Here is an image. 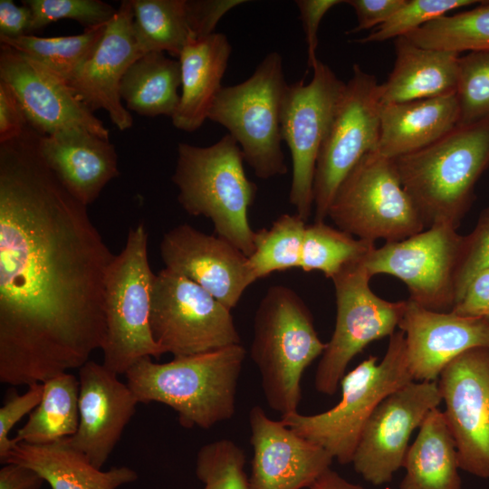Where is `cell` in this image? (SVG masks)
<instances>
[{
  "label": "cell",
  "mask_w": 489,
  "mask_h": 489,
  "mask_svg": "<svg viewBox=\"0 0 489 489\" xmlns=\"http://www.w3.org/2000/svg\"><path fill=\"white\" fill-rule=\"evenodd\" d=\"M455 92L382 105L377 151L396 158L437 141L459 124Z\"/></svg>",
  "instance_id": "d4e9b609"
},
{
  "label": "cell",
  "mask_w": 489,
  "mask_h": 489,
  "mask_svg": "<svg viewBox=\"0 0 489 489\" xmlns=\"http://www.w3.org/2000/svg\"><path fill=\"white\" fill-rule=\"evenodd\" d=\"M300 19L305 34L307 44L308 66L312 68L318 62V30L326 13L337 5L344 3L340 0H297L295 1Z\"/></svg>",
  "instance_id": "b9f144b4"
},
{
  "label": "cell",
  "mask_w": 489,
  "mask_h": 489,
  "mask_svg": "<svg viewBox=\"0 0 489 489\" xmlns=\"http://www.w3.org/2000/svg\"><path fill=\"white\" fill-rule=\"evenodd\" d=\"M45 480L35 470L7 463L0 469V489H40Z\"/></svg>",
  "instance_id": "7dc6e473"
},
{
  "label": "cell",
  "mask_w": 489,
  "mask_h": 489,
  "mask_svg": "<svg viewBox=\"0 0 489 489\" xmlns=\"http://www.w3.org/2000/svg\"><path fill=\"white\" fill-rule=\"evenodd\" d=\"M43 384L34 383L22 395H11L0 408V461L4 464L14 446L9 437L12 428L25 415L30 414L40 403Z\"/></svg>",
  "instance_id": "60d3db41"
},
{
  "label": "cell",
  "mask_w": 489,
  "mask_h": 489,
  "mask_svg": "<svg viewBox=\"0 0 489 489\" xmlns=\"http://www.w3.org/2000/svg\"><path fill=\"white\" fill-rule=\"evenodd\" d=\"M243 163L241 149L230 134L208 147L180 142L171 179L183 209L210 219L216 235L248 257L256 233L249 224L248 209L257 188Z\"/></svg>",
  "instance_id": "277c9868"
},
{
  "label": "cell",
  "mask_w": 489,
  "mask_h": 489,
  "mask_svg": "<svg viewBox=\"0 0 489 489\" xmlns=\"http://www.w3.org/2000/svg\"><path fill=\"white\" fill-rule=\"evenodd\" d=\"M43 384L42 399L17 430L14 443L49 445L72 436L78 429L79 379L64 372Z\"/></svg>",
  "instance_id": "4dcf8cb0"
},
{
  "label": "cell",
  "mask_w": 489,
  "mask_h": 489,
  "mask_svg": "<svg viewBox=\"0 0 489 489\" xmlns=\"http://www.w3.org/2000/svg\"><path fill=\"white\" fill-rule=\"evenodd\" d=\"M398 328L405 335L406 354L415 381H436L465 351L489 347V321L452 312H436L408 299Z\"/></svg>",
  "instance_id": "7402d4cb"
},
{
  "label": "cell",
  "mask_w": 489,
  "mask_h": 489,
  "mask_svg": "<svg viewBox=\"0 0 489 489\" xmlns=\"http://www.w3.org/2000/svg\"><path fill=\"white\" fill-rule=\"evenodd\" d=\"M393 161L425 227L457 228L472 204L475 183L489 167V119L458 125L433 144Z\"/></svg>",
  "instance_id": "3957f363"
},
{
  "label": "cell",
  "mask_w": 489,
  "mask_h": 489,
  "mask_svg": "<svg viewBox=\"0 0 489 489\" xmlns=\"http://www.w3.org/2000/svg\"><path fill=\"white\" fill-rule=\"evenodd\" d=\"M38 148L66 189L87 206L120 175L118 155L110 139L87 130L40 134Z\"/></svg>",
  "instance_id": "603a6c76"
},
{
  "label": "cell",
  "mask_w": 489,
  "mask_h": 489,
  "mask_svg": "<svg viewBox=\"0 0 489 489\" xmlns=\"http://www.w3.org/2000/svg\"><path fill=\"white\" fill-rule=\"evenodd\" d=\"M309 83L288 84L283 95L280 125L292 157L290 203L307 222L313 207V181L320 149L345 84L319 61Z\"/></svg>",
  "instance_id": "4fadbf2b"
},
{
  "label": "cell",
  "mask_w": 489,
  "mask_h": 489,
  "mask_svg": "<svg viewBox=\"0 0 489 489\" xmlns=\"http://www.w3.org/2000/svg\"><path fill=\"white\" fill-rule=\"evenodd\" d=\"M485 319L489 321V313H488V315L485 317Z\"/></svg>",
  "instance_id": "681fc988"
},
{
  "label": "cell",
  "mask_w": 489,
  "mask_h": 489,
  "mask_svg": "<svg viewBox=\"0 0 489 489\" xmlns=\"http://www.w3.org/2000/svg\"><path fill=\"white\" fill-rule=\"evenodd\" d=\"M250 444L254 449L248 489H302L331 467L333 457L302 437L260 406L249 412Z\"/></svg>",
  "instance_id": "ffe728a7"
},
{
  "label": "cell",
  "mask_w": 489,
  "mask_h": 489,
  "mask_svg": "<svg viewBox=\"0 0 489 489\" xmlns=\"http://www.w3.org/2000/svg\"><path fill=\"white\" fill-rule=\"evenodd\" d=\"M441 402L437 380H414L388 395L363 427L351 462L355 471L374 485L390 482L403 467L413 431Z\"/></svg>",
  "instance_id": "9a60e30c"
},
{
  "label": "cell",
  "mask_w": 489,
  "mask_h": 489,
  "mask_svg": "<svg viewBox=\"0 0 489 489\" xmlns=\"http://www.w3.org/2000/svg\"><path fill=\"white\" fill-rule=\"evenodd\" d=\"M306 225L298 214H283L269 228L255 233L254 250L246 261L253 282L300 268Z\"/></svg>",
  "instance_id": "836d02e7"
},
{
  "label": "cell",
  "mask_w": 489,
  "mask_h": 489,
  "mask_svg": "<svg viewBox=\"0 0 489 489\" xmlns=\"http://www.w3.org/2000/svg\"><path fill=\"white\" fill-rule=\"evenodd\" d=\"M328 216L339 229L374 243L401 241L426 229L393 159L377 150L366 154L340 183Z\"/></svg>",
  "instance_id": "9c48e42d"
},
{
  "label": "cell",
  "mask_w": 489,
  "mask_h": 489,
  "mask_svg": "<svg viewBox=\"0 0 489 489\" xmlns=\"http://www.w3.org/2000/svg\"><path fill=\"white\" fill-rule=\"evenodd\" d=\"M398 489H461L458 455L444 412L432 409L408 446Z\"/></svg>",
  "instance_id": "f1b7e54d"
},
{
  "label": "cell",
  "mask_w": 489,
  "mask_h": 489,
  "mask_svg": "<svg viewBox=\"0 0 489 489\" xmlns=\"http://www.w3.org/2000/svg\"><path fill=\"white\" fill-rule=\"evenodd\" d=\"M245 356V349L235 344L165 363L146 357L125 373L126 383L139 403L158 402L174 409L183 427L208 429L235 413Z\"/></svg>",
  "instance_id": "7a4b0ae2"
},
{
  "label": "cell",
  "mask_w": 489,
  "mask_h": 489,
  "mask_svg": "<svg viewBox=\"0 0 489 489\" xmlns=\"http://www.w3.org/2000/svg\"><path fill=\"white\" fill-rule=\"evenodd\" d=\"M148 238L144 223L130 228L124 248L115 255L106 275L102 364L118 375L143 358L163 355L150 326L156 274L149 263Z\"/></svg>",
  "instance_id": "52a82bcc"
},
{
  "label": "cell",
  "mask_w": 489,
  "mask_h": 489,
  "mask_svg": "<svg viewBox=\"0 0 489 489\" xmlns=\"http://www.w3.org/2000/svg\"><path fill=\"white\" fill-rule=\"evenodd\" d=\"M31 126L0 143V382L43 383L80 369L106 334L115 258L47 166Z\"/></svg>",
  "instance_id": "6da1fadb"
},
{
  "label": "cell",
  "mask_w": 489,
  "mask_h": 489,
  "mask_svg": "<svg viewBox=\"0 0 489 489\" xmlns=\"http://www.w3.org/2000/svg\"><path fill=\"white\" fill-rule=\"evenodd\" d=\"M477 0H406L405 4L384 24L367 36L354 40L359 43L384 42L404 37L423 25L446 15L450 11L478 5Z\"/></svg>",
  "instance_id": "74e56055"
},
{
  "label": "cell",
  "mask_w": 489,
  "mask_h": 489,
  "mask_svg": "<svg viewBox=\"0 0 489 489\" xmlns=\"http://www.w3.org/2000/svg\"><path fill=\"white\" fill-rule=\"evenodd\" d=\"M244 449L234 441L219 439L201 446L196 474L203 489H248Z\"/></svg>",
  "instance_id": "d590c367"
},
{
  "label": "cell",
  "mask_w": 489,
  "mask_h": 489,
  "mask_svg": "<svg viewBox=\"0 0 489 489\" xmlns=\"http://www.w3.org/2000/svg\"><path fill=\"white\" fill-rule=\"evenodd\" d=\"M412 381L405 335L398 330L389 337L380 362L370 355L343 376L340 383L341 398L336 406L315 415L289 413L281 420L302 437L322 447L340 464L347 465L352 462L363 427L378 405Z\"/></svg>",
  "instance_id": "8992f818"
},
{
  "label": "cell",
  "mask_w": 489,
  "mask_h": 489,
  "mask_svg": "<svg viewBox=\"0 0 489 489\" xmlns=\"http://www.w3.org/2000/svg\"><path fill=\"white\" fill-rule=\"evenodd\" d=\"M7 463L35 470L52 489H118L138 479L128 466L107 471L95 467L65 439L49 445L15 443L4 464Z\"/></svg>",
  "instance_id": "83f0119b"
},
{
  "label": "cell",
  "mask_w": 489,
  "mask_h": 489,
  "mask_svg": "<svg viewBox=\"0 0 489 489\" xmlns=\"http://www.w3.org/2000/svg\"><path fill=\"white\" fill-rule=\"evenodd\" d=\"M150 326L163 354L174 358L241 344L231 310L193 281L166 268L155 275Z\"/></svg>",
  "instance_id": "8fae6325"
},
{
  "label": "cell",
  "mask_w": 489,
  "mask_h": 489,
  "mask_svg": "<svg viewBox=\"0 0 489 489\" xmlns=\"http://www.w3.org/2000/svg\"><path fill=\"white\" fill-rule=\"evenodd\" d=\"M455 93L460 110L458 125L489 119V51L460 56Z\"/></svg>",
  "instance_id": "8d00e7d4"
},
{
  "label": "cell",
  "mask_w": 489,
  "mask_h": 489,
  "mask_svg": "<svg viewBox=\"0 0 489 489\" xmlns=\"http://www.w3.org/2000/svg\"><path fill=\"white\" fill-rule=\"evenodd\" d=\"M0 81L12 88L29 125L40 134L84 129L109 139V129L62 78L4 44L0 52Z\"/></svg>",
  "instance_id": "e0dca14e"
},
{
  "label": "cell",
  "mask_w": 489,
  "mask_h": 489,
  "mask_svg": "<svg viewBox=\"0 0 489 489\" xmlns=\"http://www.w3.org/2000/svg\"><path fill=\"white\" fill-rule=\"evenodd\" d=\"M280 53H268L244 82L222 87L207 119L225 127L261 179L284 175L280 115L287 87Z\"/></svg>",
  "instance_id": "ba28073f"
},
{
  "label": "cell",
  "mask_w": 489,
  "mask_h": 489,
  "mask_svg": "<svg viewBox=\"0 0 489 489\" xmlns=\"http://www.w3.org/2000/svg\"><path fill=\"white\" fill-rule=\"evenodd\" d=\"M452 312L471 318H485L489 313V269L480 272L470 283Z\"/></svg>",
  "instance_id": "f6af8a7d"
},
{
  "label": "cell",
  "mask_w": 489,
  "mask_h": 489,
  "mask_svg": "<svg viewBox=\"0 0 489 489\" xmlns=\"http://www.w3.org/2000/svg\"><path fill=\"white\" fill-rule=\"evenodd\" d=\"M370 278L362 260L346 265L331 279L335 328L314 377V387L321 394H335L351 360L370 342L390 337L402 318L406 301L379 297L369 286Z\"/></svg>",
  "instance_id": "7c38bea8"
},
{
  "label": "cell",
  "mask_w": 489,
  "mask_h": 489,
  "mask_svg": "<svg viewBox=\"0 0 489 489\" xmlns=\"http://www.w3.org/2000/svg\"><path fill=\"white\" fill-rule=\"evenodd\" d=\"M375 243L357 238L324 222L307 225L300 269L320 271L332 279L346 265L360 262L375 249Z\"/></svg>",
  "instance_id": "e575fe53"
},
{
  "label": "cell",
  "mask_w": 489,
  "mask_h": 489,
  "mask_svg": "<svg viewBox=\"0 0 489 489\" xmlns=\"http://www.w3.org/2000/svg\"><path fill=\"white\" fill-rule=\"evenodd\" d=\"M32 21L33 14L28 5L0 0V36L13 39L30 34Z\"/></svg>",
  "instance_id": "bcb514c9"
},
{
  "label": "cell",
  "mask_w": 489,
  "mask_h": 489,
  "mask_svg": "<svg viewBox=\"0 0 489 489\" xmlns=\"http://www.w3.org/2000/svg\"><path fill=\"white\" fill-rule=\"evenodd\" d=\"M142 55L134 34L131 0H123L90 57L65 82L91 111L105 110L111 122L126 130L133 118L122 105L120 82Z\"/></svg>",
  "instance_id": "d6986e66"
},
{
  "label": "cell",
  "mask_w": 489,
  "mask_h": 489,
  "mask_svg": "<svg viewBox=\"0 0 489 489\" xmlns=\"http://www.w3.org/2000/svg\"><path fill=\"white\" fill-rule=\"evenodd\" d=\"M485 269H489V207L482 213L474 231L464 236L455 272V305L462 299L472 280Z\"/></svg>",
  "instance_id": "ab89813d"
},
{
  "label": "cell",
  "mask_w": 489,
  "mask_h": 489,
  "mask_svg": "<svg viewBox=\"0 0 489 489\" xmlns=\"http://www.w3.org/2000/svg\"><path fill=\"white\" fill-rule=\"evenodd\" d=\"M29 126L12 88L0 81V143L20 137Z\"/></svg>",
  "instance_id": "7bdbcfd3"
},
{
  "label": "cell",
  "mask_w": 489,
  "mask_h": 489,
  "mask_svg": "<svg viewBox=\"0 0 489 489\" xmlns=\"http://www.w3.org/2000/svg\"><path fill=\"white\" fill-rule=\"evenodd\" d=\"M33 14L31 32L53 22L71 19L85 29L107 24L117 9L101 0H24Z\"/></svg>",
  "instance_id": "f35d334b"
},
{
  "label": "cell",
  "mask_w": 489,
  "mask_h": 489,
  "mask_svg": "<svg viewBox=\"0 0 489 489\" xmlns=\"http://www.w3.org/2000/svg\"><path fill=\"white\" fill-rule=\"evenodd\" d=\"M131 5L142 53L166 52L177 58L190 40L213 34L228 11L222 0H131Z\"/></svg>",
  "instance_id": "cb8c5ba5"
},
{
  "label": "cell",
  "mask_w": 489,
  "mask_h": 489,
  "mask_svg": "<svg viewBox=\"0 0 489 489\" xmlns=\"http://www.w3.org/2000/svg\"><path fill=\"white\" fill-rule=\"evenodd\" d=\"M392 72L381 87L382 105L455 92L461 54L418 46L406 37L395 40Z\"/></svg>",
  "instance_id": "4316f807"
},
{
  "label": "cell",
  "mask_w": 489,
  "mask_h": 489,
  "mask_svg": "<svg viewBox=\"0 0 489 489\" xmlns=\"http://www.w3.org/2000/svg\"><path fill=\"white\" fill-rule=\"evenodd\" d=\"M106 24L84 29L82 34L76 35L38 37L25 34L13 39L0 36V42L40 62L65 81L90 57Z\"/></svg>",
  "instance_id": "d6a6232c"
},
{
  "label": "cell",
  "mask_w": 489,
  "mask_h": 489,
  "mask_svg": "<svg viewBox=\"0 0 489 489\" xmlns=\"http://www.w3.org/2000/svg\"><path fill=\"white\" fill-rule=\"evenodd\" d=\"M166 269L193 281L232 310L254 282L247 257L231 243L188 224L168 230L160 243Z\"/></svg>",
  "instance_id": "ac0fdd59"
},
{
  "label": "cell",
  "mask_w": 489,
  "mask_h": 489,
  "mask_svg": "<svg viewBox=\"0 0 489 489\" xmlns=\"http://www.w3.org/2000/svg\"><path fill=\"white\" fill-rule=\"evenodd\" d=\"M181 87L180 63L160 52L144 53L127 70L120 86L128 110L155 117L175 113Z\"/></svg>",
  "instance_id": "f546056e"
},
{
  "label": "cell",
  "mask_w": 489,
  "mask_h": 489,
  "mask_svg": "<svg viewBox=\"0 0 489 489\" xmlns=\"http://www.w3.org/2000/svg\"><path fill=\"white\" fill-rule=\"evenodd\" d=\"M460 469L489 478V347L454 359L437 381Z\"/></svg>",
  "instance_id": "2e32d148"
},
{
  "label": "cell",
  "mask_w": 489,
  "mask_h": 489,
  "mask_svg": "<svg viewBox=\"0 0 489 489\" xmlns=\"http://www.w3.org/2000/svg\"><path fill=\"white\" fill-rule=\"evenodd\" d=\"M232 47L221 33L192 39L183 48L178 61L181 93L177 108L171 117L173 125L192 132L199 129L222 88Z\"/></svg>",
  "instance_id": "484cf974"
},
{
  "label": "cell",
  "mask_w": 489,
  "mask_h": 489,
  "mask_svg": "<svg viewBox=\"0 0 489 489\" xmlns=\"http://www.w3.org/2000/svg\"><path fill=\"white\" fill-rule=\"evenodd\" d=\"M404 37L421 47L460 54L489 51V1L439 17Z\"/></svg>",
  "instance_id": "1f68e13d"
},
{
  "label": "cell",
  "mask_w": 489,
  "mask_h": 489,
  "mask_svg": "<svg viewBox=\"0 0 489 489\" xmlns=\"http://www.w3.org/2000/svg\"><path fill=\"white\" fill-rule=\"evenodd\" d=\"M464 235L447 225L426 228L401 241L385 243L363 260L372 277L388 274L402 281L410 300L436 312H451L455 303V272Z\"/></svg>",
  "instance_id": "5bb4252c"
},
{
  "label": "cell",
  "mask_w": 489,
  "mask_h": 489,
  "mask_svg": "<svg viewBox=\"0 0 489 489\" xmlns=\"http://www.w3.org/2000/svg\"><path fill=\"white\" fill-rule=\"evenodd\" d=\"M381 109L380 83L354 64L318 155L313 181L314 222H324L340 183L366 154L377 150Z\"/></svg>",
  "instance_id": "30bf717a"
},
{
  "label": "cell",
  "mask_w": 489,
  "mask_h": 489,
  "mask_svg": "<svg viewBox=\"0 0 489 489\" xmlns=\"http://www.w3.org/2000/svg\"><path fill=\"white\" fill-rule=\"evenodd\" d=\"M309 489H365L360 484L349 482L337 472L327 468L311 484Z\"/></svg>",
  "instance_id": "c3c4849f"
},
{
  "label": "cell",
  "mask_w": 489,
  "mask_h": 489,
  "mask_svg": "<svg viewBox=\"0 0 489 489\" xmlns=\"http://www.w3.org/2000/svg\"><path fill=\"white\" fill-rule=\"evenodd\" d=\"M406 0H347L357 15L358 24L355 28L346 34H356L369 29H375L388 21L404 4Z\"/></svg>",
  "instance_id": "ee69618b"
},
{
  "label": "cell",
  "mask_w": 489,
  "mask_h": 489,
  "mask_svg": "<svg viewBox=\"0 0 489 489\" xmlns=\"http://www.w3.org/2000/svg\"><path fill=\"white\" fill-rule=\"evenodd\" d=\"M80 421L66 442L101 469L139 403L118 374L102 363L87 361L79 369Z\"/></svg>",
  "instance_id": "44dd1931"
},
{
  "label": "cell",
  "mask_w": 489,
  "mask_h": 489,
  "mask_svg": "<svg viewBox=\"0 0 489 489\" xmlns=\"http://www.w3.org/2000/svg\"><path fill=\"white\" fill-rule=\"evenodd\" d=\"M325 347L296 292L284 285L269 287L254 314L250 357L272 409L282 416L297 411L302 375Z\"/></svg>",
  "instance_id": "5b68a950"
}]
</instances>
